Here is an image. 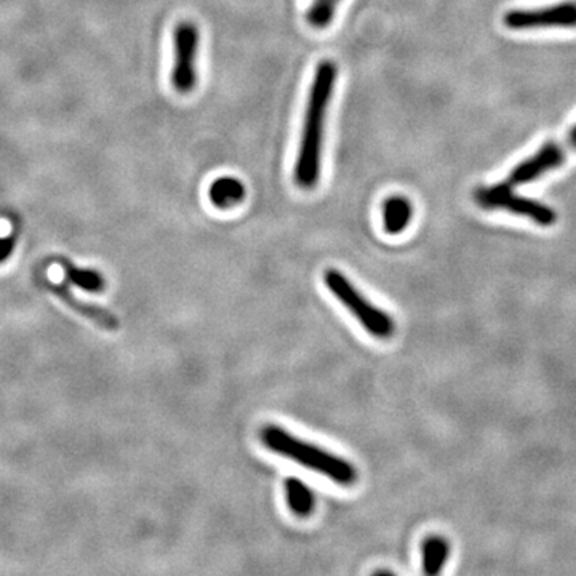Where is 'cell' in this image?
<instances>
[{"label": "cell", "mask_w": 576, "mask_h": 576, "mask_svg": "<svg viewBox=\"0 0 576 576\" xmlns=\"http://www.w3.org/2000/svg\"><path fill=\"white\" fill-rule=\"evenodd\" d=\"M336 79L338 66L335 61L324 60L317 64L306 103L303 130L293 172L296 186L301 189L316 188L322 175L325 122L328 106L335 93Z\"/></svg>", "instance_id": "obj_1"}, {"label": "cell", "mask_w": 576, "mask_h": 576, "mask_svg": "<svg viewBox=\"0 0 576 576\" xmlns=\"http://www.w3.org/2000/svg\"><path fill=\"white\" fill-rule=\"evenodd\" d=\"M261 440L274 453L290 458L311 471L319 472L338 485L349 487L357 480V471L348 460L298 439L279 426H266L261 431Z\"/></svg>", "instance_id": "obj_2"}, {"label": "cell", "mask_w": 576, "mask_h": 576, "mask_svg": "<svg viewBox=\"0 0 576 576\" xmlns=\"http://www.w3.org/2000/svg\"><path fill=\"white\" fill-rule=\"evenodd\" d=\"M325 285L330 293L335 296L340 303L343 304L348 311L357 319L360 325L367 330L368 333L380 340L389 338L396 330L394 320L388 312L381 311L375 304L370 303L365 296L354 287L351 280L336 269H328L325 272Z\"/></svg>", "instance_id": "obj_3"}, {"label": "cell", "mask_w": 576, "mask_h": 576, "mask_svg": "<svg viewBox=\"0 0 576 576\" xmlns=\"http://www.w3.org/2000/svg\"><path fill=\"white\" fill-rule=\"evenodd\" d=\"M474 197L485 210H504L514 215L525 216L543 228H551L557 223V213L551 207L516 194L514 188L506 183L479 188Z\"/></svg>", "instance_id": "obj_4"}, {"label": "cell", "mask_w": 576, "mask_h": 576, "mask_svg": "<svg viewBox=\"0 0 576 576\" xmlns=\"http://www.w3.org/2000/svg\"><path fill=\"white\" fill-rule=\"evenodd\" d=\"M199 29L191 21L176 24L173 32V69L172 85L178 93L188 95L197 85V55H199Z\"/></svg>", "instance_id": "obj_5"}, {"label": "cell", "mask_w": 576, "mask_h": 576, "mask_svg": "<svg viewBox=\"0 0 576 576\" xmlns=\"http://www.w3.org/2000/svg\"><path fill=\"white\" fill-rule=\"evenodd\" d=\"M570 154H576V125L570 130L567 138L562 141H548L538 151L520 162L517 167L512 170L504 183L511 188L532 183L543 176L548 172L559 168Z\"/></svg>", "instance_id": "obj_6"}, {"label": "cell", "mask_w": 576, "mask_h": 576, "mask_svg": "<svg viewBox=\"0 0 576 576\" xmlns=\"http://www.w3.org/2000/svg\"><path fill=\"white\" fill-rule=\"evenodd\" d=\"M506 28L512 31H533L544 28H576V2H560L541 8L509 10L503 18Z\"/></svg>", "instance_id": "obj_7"}, {"label": "cell", "mask_w": 576, "mask_h": 576, "mask_svg": "<svg viewBox=\"0 0 576 576\" xmlns=\"http://www.w3.org/2000/svg\"><path fill=\"white\" fill-rule=\"evenodd\" d=\"M44 285L48 292H52L56 298H60L68 308H71L72 311H76L82 317L93 322L98 327L104 328V330H117L119 328V319L112 312L104 309L98 304L87 303V301H82L79 298H76L69 292V288L63 284H55L52 280L45 279Z\"/></svg>", "instance_id": "obj_8"}, {"label": "cell", "mask_w": 576, "mask_h": 576, "mask_svg": "<svg viewBox=\"0 0 576 576\" xmlns=\"http://www.w3.org/2000/svg\"><path fill=\"white\" fill-rule=\"evenodd\" d=\"M247 197V188L236 176H220L208 188V199L221 210L237 207Z\"/></svg>", "instance_id": "obj_9"}, {"label": "cell", "mask_w": 576, "mask_h": 576, "mask_svg": "<svg viewBox=\"0 0 576 576\" xmlns=\"http://www.w3.org/2000/svg\"><path fill=\"white\" fill-rule=\"evenodd\" d=\"M383 226L388 234L405 231L413 218V205L404 196H391L383 202Z\"/></svg>", "instance_id": "obj_10"}, {"label": "cell", "mask_w": 576, "mask_h": 576, "mask_svg": "<svg viewBox=\"0 0 576 576\" xmlns=\"http://www.w3.org/2000/svg\"><path fill=\"white\" fill-rule=\"evenodd\" d=\"M285 493H287V503L292 512L298 517H308L311 516L316 506V496L312 493L311 488L304 484L303 480L290 477L285 482Z\"/></svg>", "instance_id": "obj_11"}, {"label": "cell", "mask_w": 576, "mask_h": 576, "mask_svg": "<svg viewBox=\"0 0 576 576\" xmlns=\"http://www.w3.org/2000/svg\"><path fill=\"white\" fill-rule=\"evenodd\" d=\"M423 572L426 575H437L450 556V544L442 536H429L423 546Z\"/></svg>", "instance_id": "obj_12"}, {"label": "cell", "mask_w": 576, "mask_h": 576, "mask_svg": "<svg viewBox=\"0 0 576 576\" xmlns=\"http://www.w3.org/2000/svg\"><path fill=\"white\" fill-rule=\"evenodd\" d=\"M61 268H63L64 276L66 279L69 280L74 285L87 290V292H103L106 288V282L104 277L98 271L93 269H80L72 266L69 261H60Z\"/></svg>", "instance_id": "obj_13"}, {"label": "cell", "mask_w": 576, "mask_h": 576, "mask_svg": "<svg viewBox=\"0 0 576 576\" xmlns=\"http://www.w3.org/2000/svg\"><path fill=\"white\" fill-rule=\"evenodd\" d=\"M341 0H312L306 10V21L314 29H325L335 20L336 10Z\"/></svg>", "instance_id": "obj_14"}, {"label": "cell", "mask_w": 576, "mask_h": 576, "mask_svg": "<svg viewBox=\"0 0 576 576\" xmlns=\"http://www.w3.org/2000/svg\"><path fill=\"white\" fill-rule=\"evenodd\" d=\"M15 250V239L13 237H0V263L10 258Z\"/></svg>", "instance_id": "obj_15"}]
</instances>
